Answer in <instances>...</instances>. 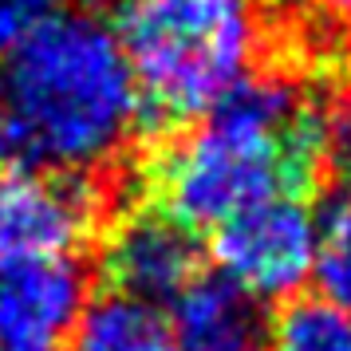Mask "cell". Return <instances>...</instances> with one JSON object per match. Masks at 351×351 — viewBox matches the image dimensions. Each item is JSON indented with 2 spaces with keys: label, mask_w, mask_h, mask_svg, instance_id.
<instances>
[{
  "label": "cell",
  "mask_w": 351,
  "mask_h": 351,
  "mask_svg": "<svg viewBox=\"0 0 351 351\" xmlns=\"http://www.w3.org/2000/svg\"><path fill=\"white\" fill-rule=\"evenodd\" d=\"M324 166V111L296 83L249 75L154 166L158 209L186 229H217L276 193H300Z\"/></svg>",
  "instance_id": "obj_1"
},
{
  "label": "cell",
  "mask_w": 351,
  "mask_h": 351,
  "mask_svg": "<svg viewBox=\"0 0 351 351\" xmlns=\"http://www.w3.org/2000/svg\"><path fill=\"white\" fill-rule=\"evenodd\" d=\"M4 103L12 150L71 178L119 158L143 119L119 32L87 12H60L12 51Z\"/></svg>",
  "instance_id": "obj_2"
},
{
  "label": "cell",
  "mask_w": 351,
  "mask_h": 351,
  "mask_svg": "<svg viewBox=\"0 0 351 351\" xmlns=\"http://www.w3.org/2000/svg\"><path fill=\"white\" fill-rule=\"evenodd\" d=\"M119 44L146 111L162 123H186L249 80L261 16L253 0H134Z\"/></svg>",
  "instance_id": "obj_3"
},
{
  "label": "cell",
  "mask_w": 351,
  "mask_h": 351,
  "mask_svg": "<svg viewBox=\"0 0 351 351\" xmlns=\"http://www.w3.org/2000/svg\"><path fill=\"white\" fill-rule=\"evenodd\" d=\"M319 256V217L300 193H276L213 229L217 276L256 304L292 300Z\"/></svg>",
  "instance_id": "obj_4"
},
{
  "label": "cell",
  "mask_w": 351,
  "mask_h": 351,
  "mask_svg": "<svg viewBox=\"0 0 351 351\" xmlns=\"http://www.w3.org/2000/svg\"><path fill=\"white\" fill-rule=\"evenodd\" d=\"M95 225V197L71 174L0 166V269L67 256Z\"/></svg>",
  "instance_id": "obj_5"
},
{
  "label": "cell",
  "mask_w": 351,
  "mask_h": 351,
  "mask_svg": "<svg viewBox=\"0 0 351 351\" xmlns=\"http://www.w3.org/2000/svg\"><path fill=\"white\" fill-rule=\"evenodd\" d=\"M103 272L111 280V292L158 308L178 300L202 276V245L162 209H138L107 233Z\"/></svg>",
  "instance_id": "obj_6"
},
{
  "label": "cell",
  "mask_w": 351,
  "mask_h": 351,
  "mask_svg": "<svg viewBox=\"0 0 351 351\" xmlns=\"http://www.w3.org/2000/svg\"><path fill=\"white\" fill-rule=\"evenodd\" d=\"M87 304V272L71 256L0 269V351H64Z\"/></svg>",
  "instance_id": "obj_7"
},
{
  "label": "cell",
  "mask_w": 351,
  "mask_h": 351,
  "mask_svg": "<svg viewBox=\"0 0 351 351\" xmlns=\"http://www.w3.org/2000/svg\"><path fill=\"white\" fill-rule=\"evenodd\" d=\"M174 351H265L269 319L253 296L221 276H197L170 312Z\"/></svg>",
  "instance_id": "obj_8"
},
{
  "label": "cell",
  "mask_w": 351,
  "mask_h": 351,
  "mask_svg": "<svg viewBox=\"0 0 351 351\" xmlns=\"http://www.w3.org/2000/svg\"><path fill=\"white\" fill-rule=\"evenodd\" d=\"M67 351H174L170 319L162 308L123 292H103L83 304Z\"/></svg>",
  "instance_id": "obj_9"
},
{
  "label": "cell",
  "mask_w": 351,
  "mask_h": 351,
  "mask_svg": "<svg viewBox=\"0 0 351 351\" xmlns=\"http://www.w3.org/2000/svg\"><path fill=\"white\" fill-rule=\"evenodd\" d=\"M265 351H351V312L324 296H292L269 324Z\"/></svg>",
  "instance_id": "obj_10"
},
{
  "label": "cell",
  "mask_w": 351,
  "mask_h": 351,
  "mask_svg": "<svg viewBox=\"0 0 351 351\" xmlns=\"http://www.w3.org/2000/svg\"><path fill=\"white\" fill-rule=\"evenodd\" d=\"M316 280L324 288V300L351 312V182L335 193L328 213L319 217Z\"/></svg>",
  "instance_id": "obj_11"
},
{
  "label": "cell",
  "mask_w": 351,
  "mask_h": 351,
  "mask_svg": "<svg viewBox=\"0 0 351 351\" xmlns=\"http://www.w3.org/2000/svg\"><path fill=\"white\" fill-rule=\"evenodd\" d=\"M60 0H0V51L24 48L36 32H44L60 16Z\"/></svg>",
  "instance_id": "obj_12"
},
{
  "label": "cell",
  "mask_w": 351,
  "mask_h": 351,
  "mask_svg": "<svg viewBox=\"0 0 351 351\" xmlns=\"http://www.w3.org/2000/svg\"><path fill=\"white\" fill-rule=\"evenodd\" d=\"M285 4L316 16H351V0H285Z\"/></svg>",
  "instance_id": "obj_13"
},
{
  "label": "cell",
  "mask_w": 351,
  "mask_h": 351,
  "mask_svg": "<svg viewBox=\"0 0 351 351\" xmlns=\"http://www.w3.org/2000/svg\"><path fill=\"white\" fill-rule=\"evenodd\" d=\"M12 150V127H8V103H4V75H0V158Z\"/></svg>",
  "instance_id": "obj_14"
},
{
  "label": "cell",
  "mask_w": 351,
  "mask_h": 351,
  "mask_svg": "<svg viewBox=\"0 0 351 351\" xmlns=\"http://www.w3.org/2000/svg\"><path fill=\"white\" fill-rule=\"evenodd\" d=\"M99 4H123V8H127V4H134V0H99Z\"/></svg>",
  "instance_id": "obj_15"
}]
</instances>
